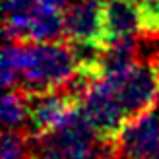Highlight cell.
<instances>
[{"label":"cell","mask_w":159,"mask_h":159,"mask_svg":"<svg viewBox=\"0 0 159 159\" xmlns=\"http://www.w3.org/2000/svg\"><path fill=\"white\" fill-rule=\"evenodd\" d=\"M152 159H159V148H157V152H155V155H153Z\"/></svg>","instance_id":"cell-16"},{"label":"cell","mask_w":159,"mask_h":159,"mask_svg":"<svg viewBox=\"0 0 159 159\" xmlns=\"http://www.w3.org/2000/svg\"><path fill=\"white\" fill-rule=\"evenodd\" d=\"M23 43H6L2 51V84L6 89H16L21 82L23 70Z\"/></svg>","instance_id":"cell-11"},{"label":"cell","mask_w":159,"mask_h":159,"mask_svg":"<svg viewBox=\"0 0 159 159\" xmlns=\"http://www.w3.org/2000/svg\"><path fill=\"white\" fill-rule=\"evenodd\" d=\"M157 62H159V52H157Z\"/></svg>","instance_id":"cell-17"},{"label":"cell","mask_w":159,"mask_h":159,"mask_svg":"<svg viewBox=\"0 0 159 159\" xmlns=\"http://www.w3.org/2000/svg\"><path fill=\"white\" fill-rule=\"evenodd\" d=\"M27 136L20 130H4L2 159H27Z\"/></svg>","instance_id":"cell-12"},{"label":"cell","mask_w":159,"mask_h":159,"mask_svg":"<svg viewBox=\"0 0 159 159\" xmlns=\"http://www.w3.org/2000/svg\"><path fill=\"white\" fill-rule=\"evenodd\" d=\"M27 128L33 138H45L60 130L80 111V95L74 91H54L39 97H29Z\"/></svg>","instance_id":"cell-6"},{"label":"cell","mask_w":159,"mask_h":159,"mask_svg":"<svg viewBox=\"0 0 159 159\" xmlns=\"http://www.w3.org/2000/svg\"><path fill=\"white\" fill-rule=\"evenodd\" d=\"M95 142H99L80 111L60 130L39 138V159H93Z\"/></svg>","instance_id":"cell-4"},{"label":"cell","mask_w":159,"mask_h":159,"mask_svg":"<svg viewBox=\"0 0 159 159\" xmlns=\"http://www.w3.org/2000/svg\"><path fill=\"white\" fill-rule=\"evenodd\" d=\"M80 107L97 140L105 146H113L120 128L128 120L113 87L105 80L87 84L80 95Z\"/></svg>","instance_id":"cell-3"},{"label":"cell","mask_w":159,"mask_h":159,"mask_svg":"<svg viewBox=\"0 0 159 159\" xmlns=\"http://www.w3.org/2000/svg\"><path fill=\"white\" fill-rule=\"evenodd\" d=\"M142 18V33L159 35V0H138Z\"/></svg>","instance_id":"cell-13"},{"label":"cell","mask_w":159,"mask_h":159,"mask_svg":"<svg viewBox=\"0 0 159 159\" xmlns=\"http://www.w3.org/2000/svg\"><path fill=\"white\" fill-rule=\"evenodd\" d=\"M64 37L74 47L105 49V0H76L64 12Z\"/></svg>","instance_id":"cell-5"},{"label":"cell","mask_w":159,"mask_h":159,"mask_svg":"<svg viewBox=\"0 0 159 159\" xmlns=\"http://www.w3.org/2000/svg\"><path fill=\"white\" fill-rule=\"evenodd\" d=\"M109 159H122L120 155H116V153H113V148H111V157Z\"/></svg>","instance_id":"cell-15"},{"label":"cell","mask_w":159,"mask_h":159,"mask_svg":"<svg viewBox=\"0 0 159 159\" xmlns=\"http://www.w3.org/2000/svg\"><path fill=\"white\" fill-rule=\"evenodd\" d=\"M35 2L41 8H45V10L60 12V14H64L70 8V0H35Z\"/></svg>","instance_id":"cell-14"},{"label":"cell","mask_w":159,"mask_h":159,"mask_svg":"<svg viewBox=\"0 0 159 159\" xmlns=\"http://www.w3.org/2000/svg\"><path fill=\"white\" fill-rule=\"evenodd\" d=\"M80 64L70 43L25 45L20 87L29 97L54 93L76 82Z\"/></svg>","instance_id":"cell-1"},{"label":"cell","mask_w":159,"mask_h":159,"mask_svg":"<svg viewBox=\"0 0 159 159\" xmlns=\"http://www.w3.org/2000/svg\"><path fill=\"white\" fill-rule=\"evenodd\" d=\"M107 45L136 39L142 33V18L134 0H105Z\"/></svg>","instance_id":"cell-8"},{"label":"cell","mask_w":159,"mask_h":159,"mask_svg":"<svg viewBox=\"0 0 159 159\" xmlns=\"http://www.w3.org/2000/svg\"><path fill=\"white\" fill-rule=\"evenodd\" d=\"M39 6L35 0H2L4 39L6 43H29V31L37 18Z\"/></svg>","instance_id":"cell-9"},{"label":"cell","mask_w":159,"mask_h":159,"mask_svg":"<svg viewBox=\"0 0 159 159\" xmlns=\"http://www.w3.org/2000/svg\"><path fill=\"white\" fill-rule=\"evenodd\" d=\"M31 99L21 89H8L2 97V122L6 130H18L29 118Z\"/></svg>","instance_id":"cell-10"},{"label":"cell","mask_w":159,"mask_h":159,"mask_svg":"<svg viewBox=\"0 0 159 159\" xmlns=\"http://www.w3.org/2000/svg\"><path fill=\"white\" fill-rule=\"evenodd\" d=\"M111 148L122 159H152L159 148V116L152 111L126 120Z\"/></svg>","instance_id":"cell-7"},{"label":"cell","mask_w":159,"mask_h":159,"mask_svg":"<svg viewBox=\"0 0 159 159\" xmlns=\"http://www.w3.org/2000/svg\"><path fill=\"white\" fill-rule=\"evenodd\" d=\"M103 80L113 87L128 120L152 113L159 101V62L155 60H138L124 72Z\"/></svg>","instance_id":"cell-2"}]
</instances>
